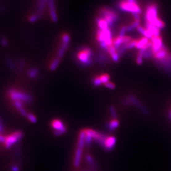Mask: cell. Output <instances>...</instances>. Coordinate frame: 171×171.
I'll use <instances>...</instances> for the list:
<instances>
[{
    "label": "cell",
    "instance_id": "obj_23",
    "mask_svg": "<svg viewBox=\"0 0 171 171\" xmlns=\"http://www.w3.org/2000/svg\"><path fill=\"white\" fill-rule=\"evenodd\" d=\"M6 63L7 65L9 67V68L11 70H15L16 68V66H15V64H14V62L12 61V59L10 58H7L6 59Z\"/></svg>",
    "mask_w": 171,
    "mask_h": 171
},
{
    "label": "cell",
    "instance_id": "obj_6",
    "mask_svg": "<svg viewBox=\"0 0 171 171\" xmlns=\"http://www.w3.org/2000/svg\"><path fill=\"white\" fill-rule=\"evenodd\" d=\"M155 62L160 69L167 74L171 75V52L169 51V53L163 59Z\"/></svg>",
    "mask_w": 171,
    "mask_h": 171
},
{
    "label": "cell",
    "instance_id": "obj_26",
    "mask_svg": "<svg viewBox=\"0 0 171 171\" xmlns=\"http://www.w3.org/2000/svg\"><path fill=\"white\" fill-rule=\"evenodd\" d=\"M93 84L94 86H96V87L100 86L102 84L100 80L99 79V77H98V76H96V77H95L93 78Z\"/></svg>",
    "mask_w": 171,
    "mask_h": 171
},
{
    "label": "cell",
    "instance_id": "obj_35",
    "mask_svg": "<svg viewBox=\"0 0 171 171\" xmlns=\"http://www.w3.org/2000/svg\"><path fill=\"white\" fill-rule=\"evenodd\" d=\"M1 131V126H0V131Z\"/></svg>",
    "mask_w": 171,
    "mask_h": 171
},
{
    "label": "cell",
    "instance_id": "obj_19",
    "mask_svg": "<svg viewBox=\"0 0 171 171\" xmlns=\"http://www.w3.org/2000/svg\"><path fill=\"white\" fill-rule=\"evenodd\" d=\"M38 74V70L36 68H32L28 72V75L30 78H36Z\"/></svg>",
    "mask_w": 171,
    "mask_h": 171
},
{
    "label": "cell",
    "instance_id": "obj_30",
    "mask_svg": "<svg viewBox=\"0 0 171 171\" xmlns=\"http://www.w3.org/2000/svg\"><path fill=\"white\" fill-rule=\"evenodd\" d=\"M0 43L3 47H6V46H8V40L5 37H1L0 38Z\"/></svg>",
    "mask_w": 171,
    "mask_h": 171
},
{
    "label": "cell",
    "instance_id": "obj_5",
    "mask_svg": "<svg viewBox=\"0 0 171 171\" xmlns=\"http://www.w3.org/2000/svg\"><path fill=\"white\" fill-rule=\"evenodd\" d=\"M8 95L10 98L14 101H19L21 102H31L33 100L32 96L28 94L14 89H10L8 90Z\"/></svg>",
    "mask_w": 171,
    "mask_h": 171
},
{
    "label": "cell",
    "instance_id": "obj_12",
    "mask_svg": "<svg viewBox=\"0 0 171 171\" xmlns=\"http://www.w3.org/2000/svg\"><path fill=\"white\" fill-rule=\"evenodd\" d=\"M96 58L97 62H99L100 64L105 65L109 63L111 58L107 52L102 51L97 53Z\"/></svg>",
    "mask_w": 171,
    "mask_h": 171
},
{
    "label": "cell",
    "instance_id": "obj_2",
    "mask_svg": "<svg viewBox=\"0 0 171 171\" xmlns=\"http://www.w3.org/2000/svg\"><path fill=\"white\" fill-rule=\"evenodd\" d=\"M98 14L99 17L104 19L107 22L110 28L113 27L119 19V14L114 10L107 6H103L100 8Z\"/></svg>",
    "mask_w": 171,
    "mask_h": 171
},
{
    "label": "cell",
    "instance_id": "obj_1",
    "mask_svg": "<svg viewBox=\"0 0 171 171\" xmlns=\"http://www.w3.org/2000/svg\"><path fill=\"white\" fill-rule=\"evenodd\" d=\"M75 56L77 62L82 67H88L92 64L93 53L88 46H80L77 48Z\"/></svg>",
    "mask_w": 171,
    "mask_h": 171
},
{
    "label": "cell",
    "instance_id": "obj_15",
    "mask_svg": "<svg viewBox=\"0 0 171 171\" xmlns=\"http://www.w3.org/2000/svg\"><path fill=\"white\" fill-rule=\"evenodd\" d=\"M86 130H81L79 136V140L78 142V148L80 149H83L84 147V145L86 144L85 140H86Z\"/></svg>",
    "mask_w": 171,
    "mask_h": 171
},
{
    "label": "cell",
    "instance_id": "obj_9",
    "mask_svg": "<svg viewBox=\"0 0 171 171\" xmlns=\"http://www.w3.org/2000/svg\"><path fill=\"white\" fill-rule=\"evenodd\" d=\"M128 98L130 100L131 104L134 105L137 109L139 110L143 114H144L146 116L150 115V112H149L148 110L147 109V108L145 107L141 102H140L139 100L136 98L135 96L132 95H128Z\"/></svg>",
    "mask_w": 171,
    "mask_h": 171
},
{
    "label": "cell",
    "instance_id": "obj_25",
    "mask_svg": "<svg viewBox=\"0 0 171 171\" xmlns=\"http://www.w3.org/2000/svg\"><path fill=\"white\" fill-rule=\"evenodd\" d=\"M86 161L88 162V163L90 165H91L93 167H94V166H95V163L93 158L90 155H87L86 156Z\"/></svg>",
    "mask_w": 171,
    "mask_h": 171
},
{
    "label": "cell",
    "instance_id": "obj_21",
    "mask_svg": "<svg viewBox=\"0 0 171 171\" xmlns=\"http://www.w3.org/2000/svg\"><path fill=\"white\" fill-rule=\"evenodd\" d=\"M40 17L39 16V15H38L37 14L35 13V14L31 15L28 17V21L31 22V23H33V22H35L37 21L38 20L40 19Z\"/></svg>",
    "mask_w": 171,
    "mask_h": 171
},
{
    "label": "cell",
    "instance_id": "obj_11",
    "mask_svg": "<svg viewBox=\"0 0 171 171\" xmlns=\"http://www.w3.org/2000/svg\"><path fill=\"white\" fill-rule=\"evenodd\" d=\"M49 13L52 21L56 22L58 21V16L56 13V5L54 0H47Z\"/></svg>",
    "mask_w": 171,
    "mask_h": 171
},
{
    "label": "cell",
    "instance_id": "obj_34",
    "mask_svg": "<svg viewBox=\"0 0 171 171\" xmlns=\"http://www.w3.org/2000/svg\"><path fill=\"white\" fill-rule=\"evenodd\" d=\"M168 117H169V120H171V110L169 112V115H168Z\"/></svg>",
    "mask_w": 171,
    "mask_h": 171
},
{
    "label": "cell",
    "instance_id": "obj_18",
    "mask_svg": "<svg viewBox=\"0 0 171 171\" xmlns=\"http://www.w3.org/2000/svg\"><path fill=\"white\" fill-rule=\"evenodd\" d=\"M60 62V60L56 58H54L53 60L51 62L49 65V69L51 71H54L56 69L57 67H58Z\"/></svg>",
    "mask_w": 171,
    "mask_h": 171
},
{
    "label": "cell",
    "instance_id": "obj_28",
    "mask_svg": "<svg viewBox=\"0 0 171 171\" xmlns=\"http://www.w3.org/2000/svg\"><path fill=\"white\" fill-rule=\"evenodd\" d=\"M144 58L143 57V54L140 51L139 53L137 54L136 56V63L137 64L140 65L142 63V59Z\"/></svg>",
    "mask_w": 171,
    "mask_h": 171
},
{
    "label": "cell",
    "instance_id": "obj_33",
    "mask_svg": "<svg viewBox=\"0 0 171 171\" xmlns=\"http://www.w3.org/2000/svg\"><path fill=\"white\" fill-rule=\"evenodd\" d=\"M5 141V137L3 136L2 135H0V142H2V143H3V144H4Z\"/></svg>",
    "mask_w": 171,
    "mask_h": 171
},
{
    "label": "cell",
    "instance_id": "obj_31",
    "mask_svg": "<svg viewBox=\"0 0 171 171\" xmlns=\"http://www.w3.org/2000/svg\"><path fill=\"white\" fill-rule=\"evenodd\" d=\"M104 85L106 88L110 89H114L115 88V85L112 82L108 81L107 83L104 84Z\"/></svg>",
    "mask_w": 171,
    "mask_h": 171
},
{
    "label": "cell",
    "instance_id": "obj_20",
    "mask_svg": "<svg viewBox=\"0 0 171 171\" xmlns=\"http://www.w3.org/2000/svg\"><path fill=\"white\" fill-rule=\"evenodd\" d=\"M98 77H99V79L100 80L102 84L107 83L109 80L110 75L107 74H102L101 75H98Z\"/></svg>",
    "mask_w": 171,
    "mask_h": 171
},
{
    "label": "cell",
    "instance_id": "obj_10",
    "mask_svg": "<svg viewBox=\"0 0 171 171\" xmlns=\"http://www.w3.org/2000/svg\"><path fill=\"white\" fill-rule=\"evenodd\" d=\"M52 126L53 128L56 130L54 135L56 136H59L67 132V128L64 126L61 121L59 120H54L52 123Z\"/></svg>",
    "mask_w": 171,
    "mask_h": 171
},
{
    "label": "cell",
    "instance_id": "obj_27",
    "mask_svg": "<svg viewBox=\"0 0 171 171\" xmlns=\"http://www.w3.org/2000/svg\"><path fill=\"white\" fill-rule=\"evenodd\" d=\"M27 117L32 123H35L37 122V119L32 114H28Z\"/></svg>",
    "mask_w": 171,
    "mask_h": 171
},
{
    "label": "cell",
    "instance_id": "obj_3",
    "mask_svg": "<svg viewBox=\"0 0 171 171\" xmlns=\"http://www.w3.org/2000/svg\"><path fill=\"white\" fill-rule=\"evenodd\" d=\"M119 9L125 12H130L132 14H140L141 10L136 2H130L128 0H120L118 3Z\"/></svg>",
    "mask_w": 171,
    "mask_h": 171
},
{
    "label": "cell",
    "instance_id": "obj_24",
    "mask_svg": "<svg viewBox=\"0 0 171 171\" xmlns=\"http://www.w3.org/2000/svg\"><path fill=\"white\" fill-rule=\"evenodd\" d=\"M93 140V139L92 137H91L89 134H86L85 143H86V145L88 147H89V146H91V144H92Z\"/></svg>",
    "mask_w": 171,
    "mask_h": 171
},
{
    "label": "cell",
    "instance_id": "obj_8",
    "mask_svg": "<svg viewBox=\"0 0 171 171\" xmlns=\"http://www.w3.org/2000/svg\"><path fill=\"white\" fill-rule=\"evenodd\" d=\"M85 130L86 134H89L92 137L93 139L99 145H100L102 148H104L105 141L107 137L106 135L99 133L90 128H87Z\"/></svg>",
    "mask_w": 171,
    "mask_h": 171
},
{
    "label": "cell",
    "instance_id": "obj_17",
    "mask_svg": "<svg viewBox=\"0 0 171 171\" xmlns=\"http://www.w3.org/2000/svg\"><path fill=\"white\" fill-rule=\"evenodd\" d=\"M119 126V122L117 119H114L110 121L107 125V129L110 132L115 131Z\"/></svg>",
    "mask_w": 171,
    "mask_h": 171
},
{
    "label": "cell",
    "instance_id": "obj_7",
    "mask_svg": "<svg viewBox=\"0 0 171 171\" xmlns=\"http://www.w3.org/2000/svg\"><path fill=\"white\" fill-rule=\"evenodd\" d=\"M23 133L20 131H15L7 137H6V141L4 143L6 149H10L14 144L22 139Z\"/></svg>",
    "mask_w": 171,
    "mask_h": 171
},
{
    "label": "cell",
    "instance_id": "obj_32",
    "mask_svg": "<svg viewBox=\"0 0 171 171\" xmlns=\"http://www.w3.org/2000/svg\"><path fill=\"white\" fill-rule=\"evenodd\" d=\"M11 171H19V168L18 166H13L11 167Z\"/></svg>",
    "mask_w": 171,
    "mask_h": 171
},
{
    "label": "cell",
    "instance_id": "obj_29",
    "mask_svg": "<svg viewBox=\"0 0 171 171\" xmlns=\"http://www.w3.org/2000/svg\"><path fill=\"white\" fill-rule=\"evenodd\" d=\"M121 102L125 106H129V105H132L131 101L128 98V96L126 97V98H123V99H122V100H121Z\"/></svg>",
    "mask_w": 171,
    "mask_h": 171
},
{
    "label": "cell",
    "instance_id": "obj_14",
    "mask_svg": "<svg viewBox=\"0 0 171 171\" xmlns=\"http://www.w3.org/2000/svg\"><path fill=\"white\" fill-rule=\"evenodd\" d=\"M83 151L82 149L80 148H77L76 150V152L75 153V157L74 160V166L75 168H78L80 166V162H81V156H82Z\"/></svg>",
    "mask_w": 171,
    "mask_h": 171
},
{
    "label": "cell",
    "instance_id": "obj_4",
    "mask_svg": "<svg viewBox=\"0 0 171 171\" xmlns=\"http://www.w3.org/2000/svg\"><path fill=\"white\" fill-rule=\"evenodd\" d=\"M158 6L155 2H151L147 4L145 10V22L153 24L158 19Z\"/></svg>",
    "mask_w": 171,
    "mask_h": 171
},
{
    "label": "cell",
    "instance_id": "obj_13",
    "mask_svg": "<svg viewBox=\"0 0 171 171\" xmlns=\"http://www.w3.org/2000/svg\"><path fill=\"white\" fill-rule=\"evenodd\" d=\"M116 142V140L115 137H107L105 144V150L109 151L113 150L115 147Z\"/></svg>",
    "mask_w": 171,
    "mask_h": 171
},
{
    "label": "cell",
    "instance_id": "obj_16",
    "mask_svg": "<svg viewBox=\"0 0 171 171\" xmlns=\"http://www.w3.org/2000/svg\"><path fill=\"white\" fill-rule=\"evenodd\" d=\"M14 106L16 107L17 109H18L19 112L23 116L26 117L27 116V112L24 109V107L23 106V105L22 104L21 102L19 101H14Z\"/></svg>",
    "mask_w": 171,
    "mask_h": 171
},
{
    "label": "cell",
    "instance_id": "obj_22",
    "mask_svg": "<svg viewBox=\"0 0 171 171\" xmlns=\"http://www.w3.org/2000/svg\"><path fill=\"white\" fill-rule=\"evenodd\" d=\"M109 111L110 112V114H111V116H112V118L114 119H117V118H118V114H117V112L116 111L115 107L113 106L112 105L110 106Z\"/></svg>",
    "mask_w": 171,
    "mask_h": 171
}]
</instances>
